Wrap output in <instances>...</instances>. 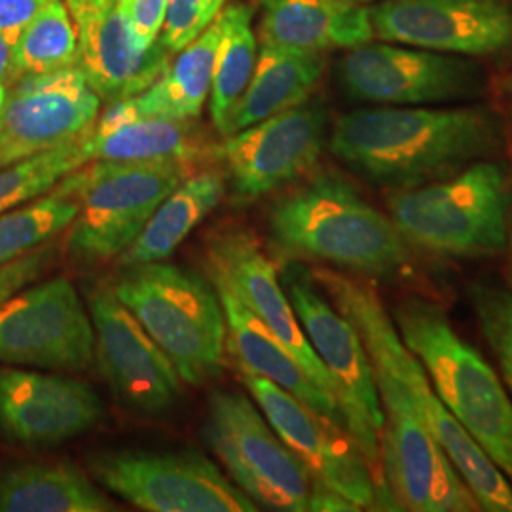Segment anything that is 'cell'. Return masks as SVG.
<instances>
[{"label":"cell","mask_w":512,"mask_h":512,"mask_svg":"<svg viewBox=\"0 0 512 512\" xmlns=\"http://www.w3.org/2000/svg\"><path fill=\"white\" fill-rule=\"evenodd\" d=\"M338 80L351 99L385 107L461 103L486 88L484 69L465 55L395 42L351 48L338 65Z\"/></svg>","instance_id":"cell-11"},{"label":"cell","mask_w":512,"mask_h":512,"mask_svg":"<svg viewBox=\"0 0 512 512\" xmlns=\"http://www.w3.org/2000/svg\"><path fill=\"white\" fill-rule=\"evenodd\" d=\"M59 256V245L54 239L40 245L29 255L21 256L4 266H0V306L14 294L19 293L23 287L35 283L38 277L46 274L55 258Z\"/></svg>","instance_id":"cell-35"},{"label":"cell","mask_w":512,"mask_h":512,"mask_svg":"<svg viewBox=\"0 0 512 512\" xmlns=\"http://www.w3.org/2000/svg\"><path fill=\"white\" fill-rule=\"evenodd\" d=\"M4 99H6V84H0V139H2V109H4Z\"/></svg>","instance_id":"cell-40"},{"label":"cell","mask_w":512,"mask_h":512,"mask_svg":"<svg viewBox=\"0 0 512 512\" xmlns=\"http://www.w3.org/2000/svg\"><path fill=\"white\" fill-rule=\"evenodd\" d=\"M88 311L95 338L93 361L118 401L145 416L173 408L183 393V380L112 285L90 291Z\"/></svg>","instance_id":"cell-16"},{"label":"cell","mask_w":512,"mask_h":512,"mask_svg":"<svg viewBox=\"0 0 512 512\" xmlns=\"http://www.w3.org/2000/svg\"><path fill=\"white\" fill-rule=\"evenodd\" d=\"M90 133V131H88ZM88 133L0 169V215L48 194L63 177L90 158Z\"/></svg>","instance_id":"cell-31"},{"label":"cell","mask_w":512,"mask_h":512,"mask_svg":"<svg viewBox=\"0 0 512 512\" xmlns=\"http://www.w3.org/2000/svg\"><path fill=\"white\" fill-rule=\"evenodd\" d=\"M511 200L507 165L480 160L437 183L397 190L389 213L410 245L440 256L478 258L507 247Z\"/></svg>","instance_id":"cell-5"},{"label":"cell","mask_w":512,"mask_h":512,"mask_svg":"<svg viewBox=\"0 0 512 512\" xmlns=\"http://www.w3.org/2000/svg\"><path fill=\"white\" fill-rule=\"evenodd\" d=\"M73 65H78V35L73 18L65 0H48L19 35L10 82Z\"/></svg>","instance_id":"cell-30"},{"label":"cell","mask_w":512,"mask_h":512,"mask_svg":"<svg viewBox=\"0 0 512 512\" xmlns=\"http://www.w3.org/2000/svg\"><path fill=\"white\" fill-rule=\"evenodd\" d=\"M313 281L327 294L359 332L366 349L384 357L401 376L420 408L429 433L439 442L444 454L454 463L465 484L471 488L480 511L512 512V484L492 459L469 437L446 404L420 359L404 346L393 317L385 310L376 291L359 279L330 268L310 270Z\"/></svg>","instance_id":"cell-4"},{"label":"cell","mask_w":512,"mask_h":512,"mask_svg":"<svg viewBox=\"0 0 512 512\" xmlns=\"http://www.w3.org/2000/svg\"><path fill=\"white\" fill-rule=\"evenodd\" d=\"M283 285L311 348L329 372L344 429L361 450L378 484L389 495L382 476L380 454L384 414L372 363L359 332L348 317L329 302V296L319 289L308 268L291 264L283 274Z\"/></svg>","instance_id":"cell-9"},{"label":"cell","mask_w":512,"mask_h":512,"mask_svg":"<svg viewBox=\"0 0 512 512\" xmlns=\"http://www.w3.org/2000/svg\"><path fill=\"white\" fill-rule=\"evenodd\" d=\"M391 317L440 401L512 484V401L494 368L461 340L437 302L410 296Z\"/></svg>","instance_id":"cell-3"},{"label":"cell","mask_w":512,"mask_h":512,"mask_svg":"<svg viewBox=\"0 0 512 512\" xmlns=\"http://www.w3.org/2000/svg\"><path fill=\"white\" fill-rule=\"evenodd\" d=\"M105 404L92 385L23 368L0 370V431L21 446L52 448L97 425Z\"/></svg>","instance_id":"cell-20"},{"label":"cell","mask_w":512,"mask_h":512,"mask_svg":"<svg viewBox=\"0 0 512 512\" xmlns=\"http://www.w3.org/2000/svg\"><path fill=\"white\" fill-rule=\"evenodd\" d=\"M203 437L232 482L256 505L270 511H308L310 471L279 439L253 399L239 391H213Z\"/></svg>","instance_id":"cell-10"},{"label":"cell","mask_w":512,"mask_h":512,"mask_svg":"<svg viewBox=\"0 0 512 512\" xmlns=\"http://www.w3.org/2000/svg\"><path fill=\"white\" fill-rule=\"evenodd\" d=\"M192 169L188 162L99 160L74 169L52 188L78 202L67 238L69 255L80 264L118 258Z\"/></svg>","instance_id":"cell-7"},{"label":"cell","mask_w":512,"mask_h":512,"mask_svg":"<svg viewBox=\"0 0 512 512\" xmlns=\"http://www.w3.org/2000/svg\"><path fill=\"white\" fill-rule=\"evenodd\" d=\"M78 35V67L101 101L116 103L150 88L173 55L154 44L139 50L118 0H65Z\"/></svg>","instance_id":"cell-21"},{"label":"cell","mask_w":512,"mask_h":512,"mask_svg":"<svg viewBox=\"0 0 512 512\" xmlns=\"http://www.w3.org/2000/svg\"><path fill=\"white\" fill-rule=\"evenodd\" d=\"M14 48H16V40L0 33V84H8L12 80Z\"/></svg>","instance_id":"cell-39"},{"label":"cell","mask_w":512,"mask_h":512,"mask_svg":"<svg viewBox=\"0 0 512 512\" xmlns=\"http://www.w3.org/2000/svg\"><path fill=\"white\" fill-rule=\"evenodd\" d=\"M103 488L148 512H253L241 492L198 452H109L92 461Z\"/></svg>","instance_id":"cell-12"},{"label":"cell","mask_w":512,"mask_h":512,"mask_svg":"<svg viewBox=\"0 0 512 512\" xmlns=\"http://www.w3.org/2000/svg\"><path fill=\"white\" fill-rule=\"evenodd\" d=\"M217 21L220 33L209 114L213 126L226 137L234 110L255 73L258 42L253 31V10L247 4L232 2L224 6Z\"/></svg>","instance_id":"cell-29"},{"label":"cell","mask_w":512,"mask_h":512,"mask_svg":"<svg viewBox=\"0 0 512 512\" xmlns=\"http://www.w3.org/2000/svg\"><path fill=\"white\" fill-rule=\"evenodd\" d=\"M114 503L71 463H31L0 476V512H110Z\"/></svg>","instance_id":"cell-27"},{"label":"cell","mask_w":512,"mask_h":512,"mask_svg":"<svg viewBox=\"0 0 512 512\" xmlns=\"http://www.w3.org/2000/svg\"><path fill=\"white\" fill-rule=\"evenodd\" d=\"M511 249H512V239H511Z\"/></svg>","instance_id":"cell-42"},{"label":"cell","mask_w":512,"mask_h":512,"mask_svg":"<svg viewBox=\"0 0 512 512\" xmlns=\"http://www.w3.org/2000/svg\"><path fill=\"white\" fill-rule=\"evenodd\" d=\"M169 0H118L120 14L129 35L139 50H148L160 42Z\"/></svg>","instance_id":"cell-36"},{"label":"cell","mask_w":512,"mask_h":512,"mask_svg":"<svg viewBox=\"0 0 512 512\" xmlns=\"http://www.w3.org/2000/svg\"><path fill=\"white\" fill-rule=\"evenodd\" d=\"M503 145V126L480 107H376L340 116L330 152L368 181L410 190L488 160Z\"/></svg>","instance_id":"cell-1"},{"label":"cell","mask_w":512,"mask_h":512,"mask_svg":"<svg viewBox=\"0 0 512 512\" xmlns=\"http://www.w3.org/2000/svg\"><path fill=\"white\" fill-rule=\"evenodd\" d=\"M226 319V348L238 359L239 370L258 374L289 391L323 418L344 427L336 399L311 382L310 376L274 332L260 323L238 298L215 287Z\"/></svg>","instance_id":"cell-24"},{"label":"cell","mask_w":512,"mask_h":512,"mask_svg":"<svg viewBox=\"0 0 512 512\" xmlns=\"http://www.w3.org/2000/svg\"><path fill=\"white\" fill-rule=\"evenodd\" d=\"M101 99L78 65L6 84L0 169L86 135Z\"/></svg>","instance_id":"cell-18"},{"label":"cell","mask_w":512,"mask_h":512,"mask_svg":"<svg viewBox=\"0 0 512 512\" xmlns=\"http://www.w3.org/2000/svg\"><path fill=\"white\" fill-rule=\"evenodd\" d=\"M268 230L275 253L289 262H323L378 279H391L410 264V243L393 220L332 173L275 200Z\"/></svg>","instance_id":"cell-2"},{"label":"cell","mask_w":512,"mask_h":512,"mask_svg":"<svg viewBox=\"0 0 512 512\" xmlns=\"http://www.w3.org/2000/svg\"><path fill=\"white\" fill-rule=\"evenodd\" d=\"M93 323L65 277L27 285L0 306V363L80 372L93 363Z\"/></svg>","instance_id":"cell-14"},{"label":"cell","mask_w":512,"mask_h":512,"mask_svg":"<svg viewBox=\"0 0 512 512\" xmlns=\"http://www.w3.org/2000/svg\"><path fill=\"white\" fill-rule=\"evenodd\" d=\"M112 291L147 330L184 384L202 385L224 365L226 319L219 293L181 266H129Z\"/></svg>","instance_id":"cell-6"},{"label":"cell","mask_w":512,"mask_h":512,"mask_svg":"<svg viewBox=\"0 0 512 512\" xmlns=\"http://www.w3.org/2000/svg\"><path fill=\"white\" fill-rule=\"evenodd\" d=\"M90 158L99 162H188L207 152L194 120L139 114L131 99L110 103L88 133Z\"/></svg>","instance_id":"cell-22"},{"label":"cell","mask_w":512,"mask_h":512,"mask_svg":"<svg viewBox=\"0 0 512 512\" xmlns=\"http://www.w3.org/2000/svg\"><path fill=\"white\" fill-rule=\"evenodd\" d=\"M219 21L207 27L181 52L145 92L129 97L143 116L169 120H196L209 101L219 44Z\"/></svg>","instance_id":"cell-28"},{"label":"cell","mask_w":512,"mask_h":512,"mask_svg":"<svg viewBox=\"0 0 512 512\" xmlns=\"http://www.w3.org/2000/svg\"><path fill=\"white\" fill-rule=\"evenodd\" d=\"M308 511L317 512H355L359 511V507H355L346 497H342L336 492H332L329 488H325L323 484L313 482L311 486L310 507Z\"/></svg>","instance_id":"cell-38"},{"label":"cell","mask_w":512,"mask_h":512,"mask_svg":"<svg viewBox=\"0 0 512 512\" xmlns=\"http://www.w3.org/2000/svg\"><path fill=\"white\" fill-rule=\"evenodd\" d=\"M205 266L213 285L234 294L291 351L311 382L334 397L329 372L311 348L293 304L279 283L274 262L255 234L241 226L213 230L205 241Z\"/></svg>","instance_id":"cell-17"},{"label":"cell","mask_w":512,"mask_h":512,"mask_svg":"<svg viewBox=\"0 0 512 512\" xmlns=\"http://www.w3.org/2000/svg\"><path fill=\"white\" fill-rule=\"evenodd\" d=\"M359 2H366V0H359Z\"/></svg>","instance_id":"cell-41"},{"label":"cell","mask_w":512,"mask_h":512,"mask_svg":"<svg viewBox=\"0 0 512 512\" xmlns=\"http://www.w3.org/2000/svg\"><path fill=\"white\" fill-rule=\"evenodd\" d=\"M327 110L300 103L249 128L226 135L213 147L234 196L255 202L308 175L327 143Z\"/></svg>","instance_id":"cell-15"},{"label":"cell","mask_w":512,"mask_h":512,"mask_svg":"<svg viewBox=\"0 0 512 512\" xmlns=\"http://www.w3.org/2000/svg\"><path fill=\"white\" fill-rule=\"evenodd\" d=\"M78 215V202L55 190L0 215V266L57 238Z\"/></svg>","instance_id":"cell-32"},{"label":"cell","mask_w":512,"mask_h":512,"mask_svg":"<svg viewBox=\"0 0 512 512\" xmlns=\"http://www.w3.org/2000/svg\"><path fill=\"white\" fill-rule=\"evenodd\" d=\"M48 0H0V33L18 42L21 31Z\"/></svg>","instance_id":"cell-37"},{"label":"cell","mask_w":512,"mask_h":512,"mask_svg":"<svg viewBox=\"0 0 512 512\" xmlns=\"http://www.w3.org/2000/svg\"><path fill=\"white\" fill-rule=\"evenodd\" d=\"M239 374L279 439L306 465L313 482L346 497L359 511L380 509V505H391L395 511L344 427L323 418L274 382L247 370Z\"/></svg>","instance_id":"cell-13"},{"label":"cell","mask_w":512,"mask_h":512,"mask_svg":"<svg viewBox=\"0 0 512 512\" xmlns=\"http://www.w3.org/2000/svg\"><path fill=\"white\" fill-rule=\"evenodd\" d=\"M368 12L387 42L440 54L512 52V0H382Z\"/></svg>","instance_id":"cell-19"},{"label":"cell","mask_w":512,"mask_h":512,"mask_svg":"<svg viewBox=\"0 0 512 512\" xmlns=\"http://www.w3.org/2000/svg\"><path fill=\"white\" fill-rule=\"evenodd\" d=\"M323 71V54L260 42L255 73L234 110L228 135L308 101Z\"/></svg>","instance_id":"cell-25"},{"label":"cell","mask_w":512,"mask_h":512,"mask_svg":"<svg viewBox=\"0 0 512 512\" xmlns=\"http://www.w3.org/2000/svg\"><path fill=\"white\" fill-rule=\"evenodd\" d=\"M228 0H169L160 42L171 55L181 52L211 27Z\"/></svg>","instance_id":"cell-34"},{"label":"cell","mask_w":512,"mask_h":512,"mask_svg":"<svg viewBox=\"0 0 512 512\" xmlns=\"http://www.w3.org/2000/svg\"><path fill=\"white\" fill-rule=\"evenodd\" d=\"M370 12L359 0H262L260 42L323 54L372 42Z\"/></svg>","instance_id":"cell-23"},{"label":"cell","mask_w":512,"mask_h":512,"mask_svg":"<svg viewBox=\"0 0 512 512\" xmlns=\"http://www.w3.org/2000/svg\"><path fill=\"white\" fill-rule=\"evenodd\" d=\"M368 351L384 425L382 476L397 511L476 512L478 499L429 433L410 389L393 366Z\"/></svg>","instance_id":"cell-8"},{"label":"cell","mask_w":512,"mask_h":512,"mask_svg":"<svg viewBox=\"0 0 512 512\" xmlns=\"http://www.w3.org/2000/svg\"><path fill=\"white\" fill-rule=\"evenodd\" d=\"M226 190L219 171H192L164 202L128 249L118 256L122 268L162 262L173 255L194 228L209 217Z\"/></svg>","instance_id":"cell-26"},{"label":"cell","mask_w":512,"mask_h":512,"mask_svg":"<svg viewBox=\"0 0 512 512\" xmlns=\"http://www.w3.org/2000/svg\"><path fill=\"white\" fill-rule=\"evenodd\" d=\"M469 298L480 330L494 349L501 374L512 391V293L494 281H478L469 287Z\"/></svg>","instance_id":"cell-33"}]
</instances>
